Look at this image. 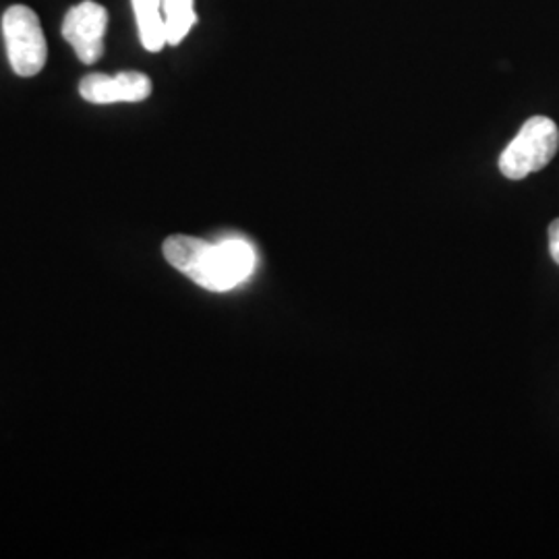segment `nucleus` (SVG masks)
I'll use <instances>...</instances> for the list:
<instances>
[{"instance_id": "nucleus-1", "label": "nucleus", "mask_w": 559, "mask_h": 559, "mask_svg": "<svg viewBox=\"0 0 559 559\" xmlns=\"http://www.w3.org/2000/svg\"><path fill=\"white\" fill-rule=\"evenodd\" d=\"M164 258L205 290L226 293L237 288L255 270V251L242 239L205 242L175 235L164 242Z\"/></svg>"}, {"instance_id": "nucleus-2", "label": "nucleus", "mask_w": 559, "mask_h": 559, "mask_svg": "<svg viewBox=\"0 0 559 559\" xmlns=\"http://www.w3.org/2000/svg\"><path fill=\"white\" fill-rule=\"evenodd\" d=\"M559 147L558 124L549 117H531L519 135L503 150L500 170L506 179L522 180L543 170L556 158Z\"/></svg>"}, {"instance_id": "nucleus-3", "label": "nucleus", "mask_w": 559, "mask_h": 559, "mask_svg": "<svg viewBox=\"0 0 559 559\" xmlns=\"http://www.w3.org/2000/svg\"><path fill=\"white\" fill-rule=\"evenodd\" d=\"M2 34L11 69L20 78L38 75L48 59V46L38 15L25 4L7 9L2 17Z\"/></svg>"}, {"instance_id": "nucleus-4", "label": "nucleus", "mask_w": 559, "mask_h": 559, "mask_svg": "<svg viewBox=\"0 0 559 559\" xmlns=\"http://www.w3.org/2000/svg\"><path fill=\"white\" fill-rule=\"evenodd\" d=\"M106 27L108 11L94 0H83L64 15L62 38L73 46L81 62L94 64L104 55Z\"/></svg>"}, {"instance_id": "nucleus-5", "label": "nucleus", "mask_w": 559, "mask_h": 559, "mask_svg": "<svg viewBox=\"0 0 559 559\" xmlns=\"http://www.w3.org/2000/svg\"><path fill=\"white\" fill-rule=\"evenodd\" d=\"M80 94L83 100L92 104L143 102L152 94V80L138 71H124L115 78L94 73L81 80Z\"/></svg>"}, {"instance_id": "nucleus-6", "label": "nucleus", "mask_w": 559, "mask_h": 559, "mask_svg": "<svg viewBox=\"0 0 559 559\" xmlns=\"http://www.w3.org/2000/svg\"><path fill=\"white\" fill-rule=\"evenodd\" d=\"M140 27V40L145 50L160 52L166 41V25L162 13V0H131Z\"/></svg>"}, {"instance_id": "nucleus-7", "label": "nucleus", "mask_w": 559, "mask_h": 559, "mask_svg": "<svg viewBox=\"0 0 559 559\" xmlns=\"http://www.w3.org/2000/svg\"><path fill=\"white\" fill-rule=\"evenodd\" d=\"M162 13L166 25V41L170 46L185 40L198 21L193 0H162Z\"/></svg>"}, {"instance_id": "nucleus-8", "label": "nucleus", "mask_w": 559, "mask_h": 559, "mask_svg": "<svg viewBox=\"0 0 559 559\" xmlns=\"http://www.w3.org/2000/svg\"><path fill=\"white\" fill-rule=\"evenodd\" d=\"M549 251L551 258L559 265V218L549 224Z\"/></svg>"}]
</instances>
